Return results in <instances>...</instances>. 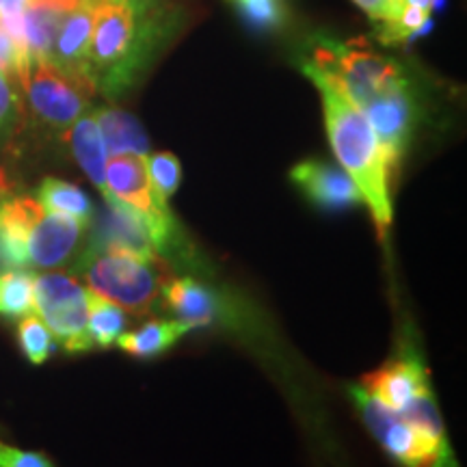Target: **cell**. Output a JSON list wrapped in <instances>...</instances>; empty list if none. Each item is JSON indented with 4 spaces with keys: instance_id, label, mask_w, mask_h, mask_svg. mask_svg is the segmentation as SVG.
Listing matches in <instances>:
<instances>
[{
    "instance_id": "6da1fadb",
    "label": "cell",
    "mask_w": 467,
    "mask_h": 467,
    "mask_svg": "<svg viewBox=\"0 0 467 467\" xmlns=\"http://www.w3.org/2000/svg\"><path fill=\"white\" fill-rule=\"evenodd\" d=\"M96 20L85 61V78L93 91L119 100L137 87L167 39L178 33L180 11L165 0L141 5L104 0L93 5Z\"/></svg>"
},
{
    "instance_id": "7a4b0ae2",
    "label": "cell",
    "mask_w": 467,
    "mask_h": 467,
    "mask_svg": "<svg viewBox=\"0 0 467 467\" xmlns=\"http://www.w3.org/2000/svg\"><path fill=\"white\" fill-rule=\"evenodd\" d=\"M301 72L312 80L323 100L325 126L331 150L370 208L379 234L389 230L394 219L392 206V171L379 143L370 121L359 107L344 96V91L323 69L309 61L301 63Z\"/></svg>"
},
{
    "instance_id": "3957f363",
    "label": "cell",
    "mask_w": 467,
    "mask_h": 467,
    "mask_svg": "<svg viewBox=\"0 0 467 467\" xmlns=\"http://www.w3.org/2000/svg\"><path fill=\"white\" fill-rule=\"evenodd\" d=\"M72 273H80L87 288L134 317H148L159 307L165 284L161 260L141 258L119 247L89 244L76 258Z\"/></svg>"
},
{
    "instance_id": "277c9868",
    "label": "cell",
    "mask_w": 467,
    "mask_h": 467,
    "mask_svg": "<svg viewBox=\"0 0 467 467\" xmlns=\"http://www.w3.org/2000/svg\"><path fill=\"white\" fill-rule=\"evenodd\" d=\"M312 66L329 76L355 107L364 110L385 96L409 89V76L394 58L358 44L320 39L309 58Z\"/></svg>"
},
{
    "instance_id": "5b68a950",
    "label": "cell",
    "mask_w": 467,
    "mask_h": 467,
    "mask_svg": "<svg viewBox=\"0 0 467 467\" xmlns=\"http://www.w3.org/2000/svg\"><path fill=\"white\" fill-rule=\"evenodd\" d=\"M350 399L358 405L375 440L400 467H459L446 431L424 429L400 413L389 411L370 399L359 385L350 388Z\"/></svg>"
},
{
    "instance_id": "8992f818",
    "label": "cell",
    "mask_w": 467,
    "mask_h": 467,
    "mask_svg": "<svg viewBox=\"0 0 467 467\" xmlns=\"http://www.w3.org/2000/svg\"><path fill=\"white\" fill-rule=\"evenodd\" d=\"M25 110L46 132L66 139L69 128L89 113L91 96L96 91L80 78H74L52 66L50 61H35L20 78Z\"/></svg>"
},
{
    "instance_id": "52a82bcc",
    "label": "cell",
    "mask_w": 467,
    "mask_h": 467,
    "mask_svg": "<svg viewBox=\"0 0 467 467\" xmlns=\"http://www.w3.org/2000/svg\"><path fill=\"white\" fill-rule=\"evenodd\" d=\"M87 295L89 290L74 277V273L46 271L33 282L35 312L67 353H85L93 348L87 331Z\"/></svg>"
},
{
    "instance_id": "ba28073f",
    "label": "cell",
    "mask_w": 467,
    "mask_h": 467,
    "mask_svg": "<svg viewBox=\"0 0 467 467\" xmlns=\"http://www.w3.org/2000/svg\"><path fill=\"white\" fill-rule=\"evenodd\" d=\"M89 225L46 210L42 203L35 208L26 230L28 268L57 271L78 255Z\"/></svg>"
},
{
    "instance_id": "9c48e42d",
    "label": "cell",
    "mask_w": 467,
    "mask_h": 467,
    "mask_svg": "<svg viewBox=\"0 0 467 467\" xmlns=\"http://www.w3.org/2000/svg\"><path fill=\"white\" fill-rule=\"evenodd\" d=\"M107 189L115 200L137 208L139 213L150 217L165 232L180 234V227L175 223L171 208H169L167 202H162L161 197L156 195L154 186L150 182L143 156H110L107 162Z\"/></svg>"
},
{
    "instance_id": "30bf717a",
    "label": "cell",
    "mask_w": 467,
    "mask_h": 467,
    "mask_svg": "<svg viewBox=\"0 0 467 467\" xmlns=\"http://www.w3.org/2000/svg\"><path fill=\"white\" fill-rule=\"evenodd\" d=\"M364 392L389 411L400 413L420 396L431 392L429 375L416 353H402L388 364L364 377L359 385Z\"/></svg>"
},
{
    "instance_id": "8fae6325",
    "label": "cell",
    "mask_w": 467,
    "mask_h": 467,
    "mask_svg": "<svg viewBox=\"0 0 467 467\" xmlns=\"http://www.w3.org/2000/svg\"><path fill=\"white\" fill-rule=\"evenodd\" d=\"M290 180L299 186L303 195L314 206L327 210V213L359 206L364 202L353 178L334 162L318 159L303 161L296 167H292Z\"/></svg>"
},
{
    "instance_id": "7c38bea8",
    "label": "cell",
    "mask_w": 467,
    "mask_h": 467,
    "mask_svg": "<svg viewBox=\"0 0 467 467\" xmlns=\"http://www.w3.org/2000/svg\"><path fill=\"white\" fill-rule=\"evenodd\" d=\"M93 20H96L93 5L87 3V0H80V3L66 16L61 26H58V33L48 57L52 66L63 69V72L69 76H74V78H80L83 83H87L85 61L91 42Z\"/></svg>"
},
{
    "instance_id": "4fadbf2b",
    "label": "cell",
    "mask_w": 467,
    "mask_h": 467,
    "mask_svg": "<svg viewBox=\"0 0 467 467\" xmlns=\"http://www.w3.org/2000/svg\"><path fill=\"white\" fill-rule=\"evenodd\" d=\"M161 301L173 314L175 320H182L192 329L210 325L219 314L217 295L208 285L191 277L167 279L162 284Z\"/></svg>"
},
{
    "instance_id": "5bb4252c",
    "label": "cell",
    "mask_w": 467,
    "mask_h": 467,
    "mask_svg": "<svg viewBox=\"0 0 467 467\" xmlns=\"http://www.w3.org/2000/svg\"><path fill=\"white\" fill-rule=\"evenodd\" d=\"M37 203L31 195H9L0 202V271L28 268L26 230Z\"/></svg>"
},
{
    "instance_id": "9a60e30c",
    "label": "cell",
    "mask_w": 467,
    "mask_h": 467,
    "mask_svg": "<svg viewBox=\"0 0 467 467\" xmlns=\"http://www.w3.org/2000/svg\"><path fill=\"white\" fill-rule=\"evenodd\" d=\"M66 141L72 150L74 161L78 162V167L87 173V178L96 184V189L100 191L102 200L110 202V195L107 189V162H109V151L104 145V139L98 128L93 113H85L76 124L69 128L66 134Z\"/></svg>"
},
{
    "instance_id": "2e32d148",
    "label": "cell",
    "mask_w": 467,
    "mask_h": 467,
    "mask_svg": "<svg viewBox=\"0 0 467 467\" xmlns=\"http://www.w3.org/2000/svg\"><path fill=\"white\" fill-rule=\"evenodd\" d=\"M93 119H96L98 128H100L104 145H107V151L110 156L134 154L145 159L150 154L148 134H145L141 121L128 113V110L102 107L93 110Z\"/></svg>"
},
{
    "instance_id": "e0dca14e",
    "label": "cell",
    "mask_w": 467,
    "mask_h": 467,
    "mask_svg": "<svg viewBox=\"0 0 467 467\" xmlns=\"http://www.w3.org/2000/svg\"><path fill=\"white\" fill-rule=\"evenodd\" d=\"M189 331H192L191 325L182 323L175 318H161L150 320L143 327L134 331H124L117 337V347L124 350L126 355L137 359H151L156 355L165 353L173 347L180 337H184Z\"/></svg>"
},
{
    "instance_id": "ac0fdd59",
    "label": "cell",
    "mask_w": 467,
    "mask_h": 467,
    "mask_svg": "<svg viewBox=\"0 0 467 467\" xmlns=\"http://www.w3.org/2000/svg\"><path fill=\"white\" fill-rule=\"evenodd\" d=\"M35 200L42 203L46 210H50V213L76 219L89 227L93 225L96 208H93L89 195L72 182L58 178H46L39 184L37 192H35Z\"/></svg>"
},
{
    "instance_id": "d6986e66",
    "label": "cell",
    "mask_w": 467,
    "mask_h": 467,
    "mask_svg": "<svg viewBox=\"0 0 467 467\" xmlns=\"http://www.w3.org/2000/svg\"><path fill=\"white\" fill-rule=\"evenodd\" d=\"M89 290V288H87ZM87 306H89V318H87V331L93 348L107 350L117 342V337L126 329V312L113 301L104 299L89 290L87 295Z\"/></svg>"
},
{
    "instance_id": "ffe728a7",
    "label": "cell",
    "mask_w": 467,
    "mask_h": 467,
    "mask_svg": "<svg viewBox=\"0 0 467 467\" xmlns=\"http://www.w3.org/2000/svg\"><path fill=\"white\" fill-rule=\"evenodd\" d=\"M33 282L35 275L25 268L0 271V318L20 320L35 312Z\"/></svg>"
},
{
    "instance_id": "44dd1931",
    "label": "cell",
    "mask_w": 467,
    "mask_h": 467,
    "mask_svg": "<svg viewBox=\"0 0 467 467\" xmlns=\"http://www.w3.org/2000/svg\"><path fill=\"white\" fill-rule=\"evenodd\" d=\"M25 100L20 85L0 74V151L7 150L25 124Z\"/></svg>"
},
{
    "instance_id": "7402d4cb",
    "label": "cell",
    "mask_w": 467,
    "mask_h": 467,
    "mask_svg": "<svg viewBox=\"0 0 467 467\" xmlns=\"http://www.w3.org/2000/svg\"><path fill=\"white\" fill-rule=\"evenodd\" d=\"M17 342H20L25 358L33 366L44 364L57 350L55 337H52L50 329L37 314H26V317L20 318V323H17Z\"/></svg>"
},
{
    "instance_id": "603a6c76",
    "label": "cell",
    "mask_w": 467,
    "mask_h": 467,
    "mask_svg": "<svg viewBox=\"0 0 467 467\" xmlns=\"http://www.w3.org/2000/svg\"><path fill=\"white\" fill-rule=\"evenodd\" d=\"M145 169H148L150 182L154 186L156 195L169 203L178 191L180 180H182V167H180L178 156H173L171 151L148 154L145 156Z\"/></svg>"
},
{
    "instance_id": "cb8c5ba5",
    "label": "cell",
    "mask_w": 467,
    "mask_h": 467,
    "mask_svg": "<svg viewBox=\"0 0 467 467\" xmlns=\"http://www.w3.org/2000/svg\"><path fill=\"white\" fill-rule=\"evenodd\" d=\"M227 3L236 9V14L254 31H275L285 20V9L282 0H227Z\"/></svg>"
},
{
    "instance_id": "d4e9b609",
    "label": "cell",
    "mask_w": 467,
    "mask_h": 467,
    "mask_svg": "<svg viewBox=\"0 0 467 467\" xmlns=\"http://www.w3.org/2000/svg\"><path fill=\"white\" fill-rule=\"evenodd\" d=\"M431 22L429 11H422L411 5H402L394 20L379 25V39L383 44H405L413 35L422 33V28Z\"/></svg>"
},
{
    "instance_id": "484cf974",
    "label": "cell",
    "mask_w": 467,
    "mask_h": 467,
    "mask_svg": "<svg viewBox=\"0 0 467 467\" xmlns=\"http://www.w3.org/2000/svg\"><path fill=\"white\" fill-rule=\"evenodd\" d=\"M28 66L31 63H28L25 52L17 48V44L9 37V33L5 31L3 25H0V74L20 83L22 74L26 72Z\"/></svg>"
},
{
    "instance_id": "4316f807",
    "label": "cell",
    "mask_w": 467,
    "mask_h": 467,
    "mask_svg": "<svg viewBox=\"0 0 467 467\" xmlns=\"http://www.w3.org/2000/svg\"><path fill=\"white\" fill-rule=\"evenodd\" d=\"M0 467H55V463L42 452L20 451L0 441Z\"/></svg>"
},
{
    "instance_id": "83f0119b",
    "label": "cell",
    "mask_w": 467,
    "mask_h": 467,
    "mask_svg": "<svg viewBox=\"0 0 467 467\" xmlns=\"http://www.w3.org/2000/svg\"><path fill=\"white\" fill-rule=\"evenodd\" d=\"M375 25H385L394 20L402 9V0H353Z\"/></svg>"
},
{
    "instance_id": "f1b7e54d",
    "label": "cell",
    "mask_w": 467,
    "mask_h": 467,
    "mask_svg": "<svg viewBox=\"0 0 467 467\" xmlns=\"http://www.w3.org/2000/svg\"><path fill=\"white\" fill-rule=\"evenodd\" d=\"M11 189H14V184H11L7 171L0 167V202L7 200V197L11 195Z\"/></svg>"
},
{
    "instance_id": "f546056e",
    "label": "cell",
    "mask_w": 467,
    "mask_h": 467,
    "mask_svg": "<svg viewBox=\"0 0 467 467\" xmlns=\"http://www.w3.org/2000/svg\"><path fill=\"white\" fill-rule=\"evenodd\" d=\"M402 5H411V7H418V9H422V11H429V14H431V9H433L435 0H402Z\"/></svg>"
},
{
    "instance_id": "4dcf8cb0",
    "label": "cell",
    "mask_w": 467,
    "mask_h": 467,
    "mask_svg": "<svg viewBox=\"0 0 467 467\" xmlns=\"http://www.w3.org/2000/svg\"><path fill=\"white\" fill-rule=\"evenodd\" d=\"M87 3H91V5H98V3H104V0H87ZM117 3H130V5H141V3H148V0H117Z\"/></svg>"
}]
</instances>
